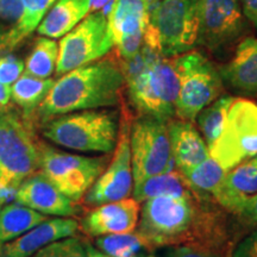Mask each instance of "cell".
I'll use <instances>...</instances> for the list:
<instances>
[{
    "mask_svg": "<svg viewBox=\"0 0 257 257\" xmlns=\"http://www.w3.org/2000/svg\"><path fill=\"white\" fill-rule=\"evenodd\" d=\"M140 201L133 198L106 202L89 211L82 219L81 229L88 236L134 232L140 219Z\"/></svg>",
    "mask_w": 257,
    "mask_h": 257,
    "instance_id": "2e32d148",
    "label": "cell"
},
{
    "mask_svg": "<svg viewBox=\"0 0 257 257\" xmlns=\"http://www.w3.org/2000/svg\"><path fill=\"white\" fill-rule=\"evenodd\" d=\"M16 202L32 210L55 217H73L79 212L75 201L60 192L41 172L29 176L14 195Z\"/></svg>",
    "mask_w": 257,
    "mask_h": 257,
    "instance_id": "9a60e30c",
    "label": "cell"
},
{
    "mask_svg": "<svg viewBox=\"0 0 257 257\" xmlns=\"http://www.w3.org/2000/svg\"><path fill=\"white\" fill-rule=\"evenodd\" d=\"M150 21L147 0H113L107 11L108 30L114 47L124 61L140 53Z\"/></svg>",
    "mask_w": 257,
    "mask_h": 257,
    "instance_id": "4fadbf2b",
    "label": "cell"
},
{
    "mask_svg": "<svg viewBox=\"0 0 257 257\" xmlns=\"http://www.w3.org/2000/svg\"><path fill=\"white\" fill-rule=\"evenodd\" d=\"M223 82L243 94H257V38L243 40L233 57L219 70Z\"/></svg>",
    "mask_w": 257,
    "mask_h": 257,
    "instance_id": "d6986e66",
    "label": "cell"
},
{
    "mask_svg": "<svg viewBox=\"0 0 257 257\" xmlns=\"http://www.w3.org/2000/svg\"><path fill=\"white\" fill-rule=\"evenodd\" d=\"M243 15L249 19L257 29V0H240Z\"/></svg>",
    "mask_w": 257,
    "mask_h": 257,
    "instance_id": "d590c367",
    "label": "cell"
},
{
    "mask_svg": "<svg viewBox=\"0 0 257 257\" xmlns=\"http://www.w3.org/2000/svg\"><path fill=\"white\" fill-rule=\"evenodd\" d=\"M200 0H161L150 8V28L163 57L191 51L197 44Z\"/></svg>",
    "mask_w": 257,
    "mask_h": 257,
    "instance_id": "52a82bcc",
    "label": "cell"
},
{
    "mask_svg": "<svg viewBox=\"0 0 257 257\" xmlns=\"http://www.w3.org/2000/svg\"><path fill=\"white\" fill-rule=\"evenodd\" d=\"M134 187L133 166L130 153V125L121 117L114 155L107 163L104 172L96 179L83 197L87 206L95 207L106 202L123 200L128 198Z\"/></svg>",
    "mask_w": 257,
    "mask_h": 257,
    "instance_id": "7c38bea8",
    "label": "cell"
},
{
    "mask_svg": "<svg viewBox=\"0 0 257 257\" xmlns=\"http://www.w3.org/2000/svg\"><path fill=\"white\" fill-rule=\"evenodd\" d=\"M244 15L237 0H200L197 43L211 51L223 49L242 34Z\"/></svg>",
    "mask_w": 257,
    "mask_h": 257,
    "instance_id": "5bb4252c",
    "label": "cell"
},
{
    "mask_svg": "<svg viewBox=\"0 0 257 257\" xmlns=\"http://www.w3.org/2000/svg\"><path fill=\"white\" fill-rule=\"evenodd\" d=\"M179 80L175 115L193 121L206 106L219 98L223 80L219 70L199 51H187L173 57Z\"/></svg>",
    "mask_w": 257,
    "mask_h": 257,
    "instance_id": "8992f818",
    "label": "cell"
},
{
    "mask_svg": "<svg viewBox=\"0 0 257 257\" xmlns=\"http://www.w3.org/2000/svg\"><path fill=\"white\" fill-rule=\"evenodd\" d=\"M113 0H92L91 2V11H101L102 9L111 4Z\"/></svg>",
    "mask_w": 257,
    "mask_h": 257,
    "instance_id": "74e56055",
    "label": "cell"
},
{
    "mask_svg": "<svg viewBox=\"0 0 257 257\" xmlns=\"http://www.w3.org/2000/svg\"><path fill=\"white\" fill-rule=\"evenodd\" d=\"M168 257H216L207 250L193 245L176 246L169 252Z\"/></svg>",
    "mask_w": 257,
    "mask_h": 257,
    "instance_id": "e575fe53",
    "label": "cell"
},
{
    "mask_svg": "<svg viewBox=\"0 0 257 257\" xmlns=\"http://www.w3.org/2000/svg\"><path fill=\"white\" fill-rule=\"evenodd\" d=\"M86 253H87V257H111L100 251L99 249H95L89 243H86Z\"/></svg>",
    "mask_w": 257,
    "mask_h": 257,
    "instance_id": "f35d334b",
    "label": "cell"
},
{
    "mask_svg": "<svg viewBox=\"0 0 257 257\" xmlns=\"http://www.w3.org/2000/svg\"><path fill=\"white\" fill-rule=\"evenodd\" d=\"M127 93L141 115L168 121L175 114L179 80L173 57H163L146 46L121 66Z\"/></svg>",
    "mask_w": 257,
    "mask_h": 257,
    "instance_id": "7a4b0ae2",
    "label": "cell"
},
{
    "mask_svg": "<svg viewBox=\"0 0 257 257\" xmlns=\"http://www.w3.org/2000/svg\"><path fill=\"white\" fill-rule=\"evenodd\" d=\"M194 195L148 199L140 212L137 233L154 249L191 242L200 217Z\"/></svg>",
    "mask_w": 257,
    "mask_h": 257,
    "instance_id": "5b68a950",
    "label": "cell"
},
{
    "mask_svg": "<svg viewBox=\"0 0 257 257\" xmlns=\"http://www.w3.org/2000/svg\"><path fill=\"white\" fill-rule=\"evenodd\" d=\"M25 64L12 55L0 57V82L11 87L24 72Z\"/></svg>",
    "mask_w": 257,
    "mask_h": 257,
    "instance_id": "1f68e13d",
    "label": "cell"
},
{
    "mask_svg": "<svg viewBox=\"0 0 257 257\" xmlns=\"http://www.w3.org/2000/svg\"><path fill=\"white\" fill-rule=\"evenodd\" d=\"M226 173L217 161L208 156L194 168L184 173L182 176L191 191L197 195H213Z\"/></svg>",
    "mask_w": 257,
    "mask_h": 257,
    "instance_id": "4316f807",
    "label": "cell"
},
{
    "mask_svg": "<svg viewBox=\"0 0 257 257\" xmlns=\"http://www.w3.org/2000/svg\"><path fill=\"white\" fill-rule=\"evenodd\" d=\"M130 153L134 186L176 168L165 120L137 117L130 126Z\"/></svg>",
    "mask_w": 257,
    "mask_h": 257,
    "instance_id": "9c48e42d",
    "label": "cell"
},
{
    "mask_svg": "<svg viewBox=\"0 0 257 257\" xmlns=\"http://www.w3.org/2000/svg\"><path fill=\"white\" fill-rule=\"evenodd\" d=\"M119 125L117 112L96 108L51 118L42 124V134L67 149L110 154L117 146Z\"/></svg>",
    "mask_w": 257,
    "mask_h": 257,
    "instance_id": "277c9868",
    "label": "cell"
},
{
    "mask_svg": "<svg viewBox=\"0 0 257 257\" xmlns=\"http://www.w3.org/2000/svg\"><path fill=\"white\" fill-rule=\"evenodd\" d=\"M0 188H2V182H0Z\"/></svg>",
    "mask_w": 257,
    "mask_h": 257,
    "instance_id": "b9f144b4",
    "label": "cell"
},
{
    "mask_svg": "<svg viewBox=\"0 0 257 257\" xmlns=\"http://www.w3.org/2000/svg\"><path fill=\"white\" fill-rule=\"evenodd\" d=\"M92 0H56L38 25V34L44 37H63L91 12Z\"/></svg>",
    "mask_w": 257,
    "mask_h": 257,
    "instance_id": "44dd1931",
    "label": "cell"
},
{
    "mask_svg": "<svg viewBox=\"0 0 257 257\" xmlns=\"http://www.w3.org/2000/svg\"><path fill=\"white\" fill-rule=\"evenodd\" d=\"M125 76L115 61L105 59L67 72L54 82L34 120L46 123L70 112L96 110L118 105Z\"/></svg>",
    "mask_w": 257,
    "mask_h": 257,
    "instance_id": "6da1fadb",
    "label": "cell"
},
{
    "mask_svg": "<svg viewBox=\"0 0 257 257\" xmlns=\"http://www.w3.org/2000/svg\"><path fill=\"white\" fill-rule=\"evenodd\" d=\"M108 163V156H81L64 153L40 141V172L66 197L83 199Z\"/></svg>",
    "mask_w": 257,
    "mask_h": 257,
    "instance_id": "ba28073f",
    "label": "cell"
},
{
    "mask_svg": "<svg viewBox=\"0 0 257 257\" xmlns=\"http://www.w3.org/2000/svg\"><path fill=\"white\" fill-rule=\"evenodd\" d=\"M34 121L22 111L0 105V192H16L19 185L40 169V141Z\"/></svg>",
    "mask_w": 257,
    "mask_h": 257,
    "instance_id": "3957f363",
    "label": "cell"
},
{
    "mask_svg": "<svg viewBox=\"0 0 257 257\" xmlns=\"http://www.w3.org/2000/svg\"><path fill=\"white\" fill-rule=\"evenodd\" d=\"M113 47L108 30L107 12H92L61 37L56 75L61 76L70 70L98 61Z\"/></svg>",
    "mask_w": 257,
    "mask_h": 257,
    "instance_id": "8fae6325",
    "label": "cell"
},
{
    "mask_svg": "<svg viewBox=\"0 0 257 257\" xmlns=\"http://www.w3.org/2000/svg\"><path fill=\"white\" fill-rule=\"evenodd\" d=\"M11 100V87L0 82V105H8Z\"/></svg>",
    "mask_w": 257,
    "mask_h": 257,
    "instance_id": "8d00e7d4",
    "label": "cell"
},
{
    "mask_svg": "<svg viewBox=\"0 0 257 257\" xmlns=\"http://www.w3.org/2000/svg\"><path fill=\"white\" fill-rule=\"evenodd\" d=\"M167 127L172 156L179 173L184 174L210 156L204 137L192 121L169 119Z\"/></svg>",
    "mask_w": 257,
    "mask_h": 257,
    "instance_id": "ac0fdd59",
    "label": "cell"
},
{
    "mask_svg": "<svg viewBox=\"0 0 257 257\" xmlns=\"http://www.w3.org/2000/svg\"><path fill=\"white\" fill-rule=\"evenodd\" d=\"M147 2H148V4H149L150 8H152V6H154V4H157V3L161 2V0H147Z\"/></svg>",
    "mask_w": 257,
    "mask_h": 257,
    "instance_id": "ab89813d",
    "label": "cell"
},
{
    "mask_svg": "<svg viewBox=\"0 0 257 257\" xmlns=\"http://www.w3.org/2000/svg\"><path fill=\"white\" fill-rule=\"evenodd\" d=\"M48 219L46 214L18 204H9L0 210V246L28 232Z\"/></svg>",
    "mask_w": 257,
    "mask_h": 257,
    "instance_id": "603a6c76",
    "label": "cell"
},
{
    "mask_svg": "<svg viewBox=\"0 0 257 257\" xmlns=\"http://www.w3.org/2000/svg\"><path fill=\"white\" fill-rule=\"evenodd\" d=\"M181 173H163L149 178L134 186V198L137 201H146L157 197H187L192 194Z\"/></svg>",
    "mask_w": 257,
    "mask_h": 257,
    "instance_id": "cb8c5ba5",
    "label": "cell"
},
{
    "mask_svg": "<svg viewBox=\"0 0 257 257\" xmlns=\"http://www.w3.org/2000/svg\"><path fill=\"white\" fill-rule=\"evenodd\" d=\"M232 213L246 225H257V193L239 201Z\"/></svg>",
    "mask_w": 257,
    "mask_h": 257,
    "instance_id": "d6a6232c",
    "label": "cell"
},
{
    "mask_svg": "<svg viewBox=\"0 0 257 257\" xmlns=\"http://www.w3.org/2000/svg\"><path fill=\"white\" fill-rule=\"evenodd\" d=\"M78 229V221L70 217L46 219L22 236L3 244L0 257H31L48 244L75 236Z\"/></svg>",
    "mask_w": 257,
    "mask_h": 257,
    "instance_id": "e0dca14e",
    "label": "cell"
},
{
    "mask_svg": "<svg viewBox=\"0 0 257 257\" xmlns=\"http://www.w3.org/2000/svg\"><path fill=\"white\" fill-rule=\"evenodd\" d=\"M233 99L234 98L230 95L219 96L204 110H201L195 118L198 120L199 130L202 134V137L208 148L219 137Z\"/></svg>",
    "mask_w": 257,
    "mask_h": 257,
    "instance_id": "f1b7e54d",
    "label": "cell"
},
{
    "mask_svg": "<svg viewBox=\"0 0 257 257\" xmlns=\"http://www.w3.org/2000/svg\"><path fill=\"white\" fill-rule=\"evenodd\" d=\"M59 59V44L49 37H41L35 42L25 63V72L41 79H49L55 72Z\"/></svg>",
    "mask_w": 257,
    "mask_h": 257,
    "instance_id": "83f0119b",
    "label": "cell"
},
{
    "mask_svg": "<svg viewBox=\"0 0 257 257\" xmlns=\"http://www.w3.org/2000/svg\"><path fill=\"white\" fill-rule=\"evenodd\" d=\"M4 200H5V198L3 197V194L0 193V210H2V205H3V202H4Z\"/></svg>",
    "mask_w": 257,
    "mask_h": 257,
    "instance_id": "60d3db41",
    "label": "cell"
},
{
    "mask_svg": "<svg viewBox=\"0 0 257 257\" xmlns=\"http://www.w3.org/2000/svg\"><path fill=\"white\" fill-rule=\"evenodd\" d=\"M53 79H41L25 72L11 86V100L25 118L34 121L35 113L54 85Z\"/></svg>",
    "mask_w": 257,
    "mask_h": 257,
    "instance_id": "7402d4cb",
    "label": "cell"
},
{
    "mask_svg": "<svg viewBox=\"0 0 257 257\" xmlns=\"http://www.w3.org/2000/svg\"><path fill=\"white\" fill-rule=\"evenodd\" d=\"M232 257H257V229L237 244Z\"/></svg>",
    "mask_w": 257,
    "mask_h": 257,
    "instance_id": "836d02e7",
    "label": "cell"
},
{
    "mask_svg": "<svg viewBox=\"0 0 257 257\" xmlns=\"http://www.w3.org/2000/svg\"><path fill=\"white\" fill-rule=\"evenodd\" d=\"M210 156L229 172L257 155V104L249 99H233L226 120Z\"/></svg>",
    "mask_w": 257,
    "mask_h": 257,
    "instance_id": "30bf717a",
    "label": "cell"
},
{
    "mask_svg": "<svg viewBox=\"0 0 257 257\" xmlns=\"http://www.w3.org/2000/svg\"><path fill=\"white\" fill-rule=\"evenodd\" d=\"M56 0H22L23 4V31L25 37L30 36L46 17Z\"/></svg>",
    "mask_w": 257,
    "mask_h": 257,
    "instance_id": "4dcf8cb0",
    "label": "cell"
},
{
    "mask_svg": "<svg viewBox=\"0 0 257 257\" xmlns=\"http://www.w3.org/2000/svg\"><path fill=\"white\" fill-rule=\"evenodd\" d=\"M257 193V155L236 166L224 176L213 197L232 213L239 201Z\"/></svg>",
    "mask_w": 257,
    "mask_h": 257,
    "instance_id": "ffe728a7",
    "label": "cell"
},
{
    "mask_svg": "<svg viewBox=\"0 0 257 257\" xmlns=\"http://www.w3.org/2000/svg\"><path fill=\"white\" fill-rule=\"evenodd\" d=\"M31 257H87L86 242L76 237H67L48 244Z\"/></svg>",
    "mask_w": 257,
    "mask_h": 257,
    "instance_id": "f546056e",
    "label": "cell"
},
{
    "mask_svg": "<svg viewBox=\"0 0 257 257\" xmlns=\"http://www.w3.org/2000/svg\"><path fill=\"white\" fill-rule=\"evenodd\" d=\"M95 245L111 257H155V249L137 232L99 236L95 239Z\"/></svg>",
    "mask_w": 257,
    "mask_h": 257,
    "instance_id": "d4e9b609",
    "label": "cell"
},
{
    "mask_svg": "<svg viewBox=\"0 0 257 257\" xmlns=\"http://www.w3.org/2000/svg\"><path fill=\"white\" fill-rule=\"evenodd\" d=\"M25 38L22 0H0V51L15 49Z\"/></svg>",
    "mask_w": 257,
    "mask_h": 257,
    "instance_id": "484cf974",
    "label": "cell"
}]
</instances>
